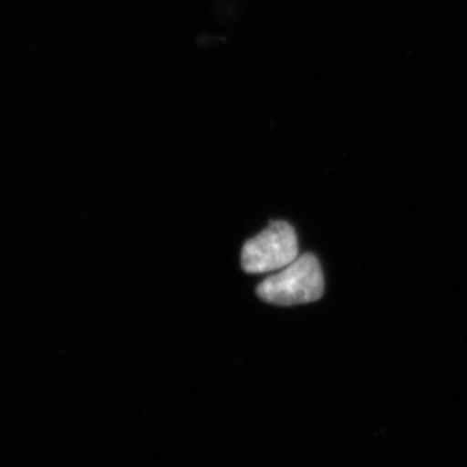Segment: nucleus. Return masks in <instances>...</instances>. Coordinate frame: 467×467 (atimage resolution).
Returning a JSON list of instances; mask_svg holds the SVG:
<instances>
[{
	"label": "nucleus",
	"mask_w": 467,
	"mask_h": 467,
	"mask_svg": "<svg viewBox=\"0 0 467 467\" xmlns=\"http://www.w3.org/2000/svg\"><path fill=\"white\" fill-rule=\"evenodd\" d=\"M325 291L321 264L313 254H304L257 285L260 299L275 306H291L321 299Z\"/></svg>",
	"instance_id": "nucleus-1"
},
{
	"label": "nucleus",
	"mask_w": 467,
	"mask_h": 467,
	"mask_svg": "<svg viewBox=\"0 0 467 467\" xmlns=\"http://www.w3.org/2000/svg\"><path fill=\"white\" fill-rule=\"evenodd\" d=\"M299 256L294 227L285 221H273L243 245L242 267L250 275L275 272L290 265Z\"/></svg>",
	"instance_id": "nucleus-2"
}]
</instances>
